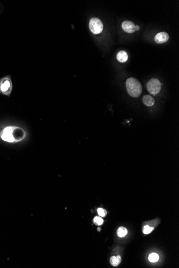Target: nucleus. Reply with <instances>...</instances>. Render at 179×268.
Instances as JSON below:
<instances>
[{
    "label": "nucleus",
    "mask_w": 179,
    "mask_h": 268,
    "mask_svg": "<svg viewBox=\"0 0 179 268\" xmlns=\"http://www.w3.org/2000/svg\"><path fill=\"white\" fill-rule=\"evenodd\" d=\"M103 24L101 20L93 17L90 19L89 22V28L90 31L95 34L101 33L103 30Z\"/></svg>",
    "instance_id": "nucleus-4"
},
{
    "label": "nucleus",
    "mask_w": 179,
    "mask_h": 268,
    "mask_svg": "<svg viewBox=\"0 0 179 268\" xmlns=\"http://www.w3.org/2000/svg\"><path fill=\"white\" fill-rule=\"evenodd\" d=\"M154 230V228L153 227L150 228L149 225H145L144 226L143 229V232L144 234H148L149 233H151L152 231Z\"/></svg>",
    "instance_id": "nucleus-13"
},
{
    "label": "nucleus",
    "mask_w": 179,
    "mask_h": 268,
    "mask_svg": "<svg viewBox=\"0 0 179 268\" xmlns=\"http://www.w3.org/2000/svg\"><path fill=\"white\" fill-rule=\"evenodd\" d=\"M12 91V83L10 76H6L0 79V93L7 96H10Z\"/></svg>",
    "instance_id": "nucleus-3"
},
{
    "label": "nucleus",
    "mask_w": 179,
    "mask_h": 268,
    "mask_svg": "<svg viewBox=\"0 0 179 268\" xmlns=\"http://www.w3.org/2000/svg\"><path fill=\"white\" fill-rule=\"evenodd\" d=\"M93 220H94V223L96 225H101L103 224V220L100 217H95Z\"/></svg>",
    "instance_id": "nucleus-14"
},
{
    "label": "nucleus",
    "mask_w": 179,
    "mask_h": 268,
    "mask_svg": "<svg viewBox=\"0 0 179 268\" xmlns=\"http://www.w3.org/2000/svg\"><path fill=\"white\" fill-rule=\"evenodd\" d=\"M121 262V257L118 255L117 256H112L110 259V263L113 267H117Z\"/></svg>",
    "instance_id": "nucleus-10"
},
{
    "label": "nucleus",
    "mask_w": 179,
    "mask_h": 268,
    "mask_svg": "<svg viewBox=\"0 0 179 268\" xmlns=\"http://www.w3.org/2000/svg\"><path fill=\"white\" fill-rule=\"evenodd\" d=\"M117 58L120 62L125 63L128 59V55L126 52L123 50H121L117 53Z\"/></svg>",
    "instance_id": "nucleus-8"
},
{
    "label": "nucleus",
    "mask_w": 179,
    "mask_h": 268,
    "mask_svg": "<svg viewBox=\"0 0 179 268\" xmlns=\"http://www.w3.org/2000/svg\"><path fill=\"white\" fill-rule=\"evenodd\" d=\"M127 233L128 231L127 229L124 227H120L117 231V235L120 238L124 237L127 235Z\"/></svg>",
    "instance_id": "nucleus-11"
},
{
    "label": "nucleus",
    "mask_w": 179,
    "mask_h": 268,
    "mask_svg": "<svg viewBox=\"0 0 179 268\" xmlns=\"http://www.w3.org/2000/svg\"><path fill=\"white\" fill-rule=\"evenodd\" d=\"M122 27L125 32L129 33L134 32L139 29V26H136L133 22L129 20H125L123 22Z\"/></svg>",
    "instance_id": "nucleus-6"
},
{
    "label": "nucleus",
    "mask_w": 179,
    "mask_h": 268,
    "mask_svg": "<svg viewBox=\"0 0 179 268\" xmlns=\"http://www.w3.org/2000/svg\"><path fill=\"white\" fill-rule=\"evenodd\" d=\"M143 102L145 106H152L155 103V99L149 95H145L143 98Z\"/></svg>",
    "instance_id": "nucleus-9"
},
{
    "label": "nucleus",
    "mask_w": 179,
    "mask_h": 268,
    "mask_svg": "<svg viewBox=\"0 0 179 268\" xmlns=\"http://www.w3.org/2000/svg\"><path fill=\"white\" fill-rule=\"evenodd\" d=\"M161 86V84L158 79L156 78L151 79L147 83V89L151 94L156 95L160 92Z\"/></svg>",
    "instance_id": "nucleus-5"
},
{
    "label": "nucleus",
    "mask_w": 179,
    "mask_h": 268,
    "mask_svg": "<svg viewBox=\"0 0 179 268\" xmlns=\"http://www.w3.org/2000/svg\"><path fill=\"white\" fill-rule=\"evenodd\" d=\"M169 39V35L167 33H158L157 35L155 36V40L156 42L157 43H163L167 42Z\"/></svg>",
    "instance_id": "nucleus-7"
},
{
    "label": "nucleus",
    "mask_w": 179,
    "mask_h": 268,
    "mask_svg": "<svg viewBox=\"0 0 179 268\" xmlns=\"http://www.w3.org/2000/svg\"><path fill=\"white\" fill-rule=\"evenodd\" d=\"M98 230V231H101V228H98V230Z\"/></svg>",
    "instance_id": "nucleus-16"
},
{
    "label": "nucleus",
    "mask_w": 179,
    "mask_h": 268,
    "mask_svg": "<svg viewBox=\"0 0 179 268\" xmlns=\"http://www.w3.org/2000/svg\"><path fill=\"white\" fill-rule=\"evenodd\" d=\"M97 211H98V214H99V215L101 216V217H105L107 214L106 210L103 208L98 209Z\"/></svg>",
    "instance_id": "nucleus-15"
},
{
    "label": "nucleus",
    "mask_w": 179,
    "mask_h": 268,
    "mask_svg": "<svg viewBox=\"0 0 179 268\" xmlns=\"http://www.w3.org/2000/svg\"><path fill=\"white\" fill-rule=\"evenodd\" d=\"M159 256L156 253H151L149 256V260L151 262H156L159 260Z\"/></svg>",
    "instance_id": "nucleus-12"
},
{
    "label": "nucleus",
    "mask_w": 179,
    "mask_h": 268,
    "mask_svg": "<svg viewBox=\"0 0 179 268\" xmlns=\"http://www.w3.org/2000/svg\"><path fill=\"white\" fill-rule=\"evenodd\" d=\"M125 85L128 93L131 96L137 98L141 94L142 87L137 79L132 77L129 78L127 80Z\"/></svg>",
    "instance_id": "nucleus-2"
},
{
    "label": "nucleus",
    "mask_w": 179,
    "mask_h": 268,
    "mask_svg": "<svg viewBox=\"0 0 179 268\" xmlns=\"http://www.w3.org/2000/svg\"><path fill=\"white\" fill-rule=\"evenodd\" d=\"M26 136L25 131L18 126H7L4 127L0 132L1 139L10 144L21 142L25 139Z\"/></svg>",
    "instance_id": "nucleus-1"
}]
</instances>
